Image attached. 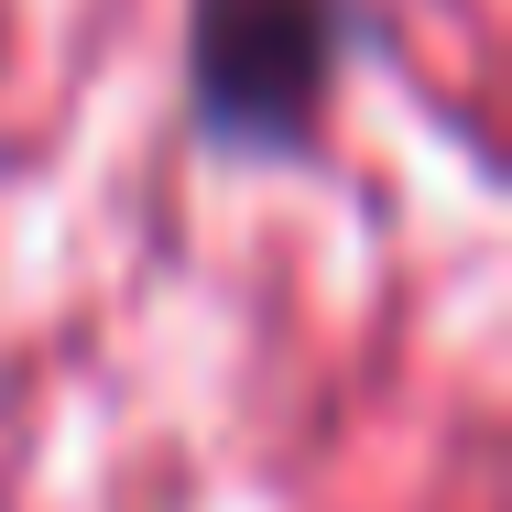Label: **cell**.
Listing matches in <instances>:
<instances>
[{
    "mask_svg": "<svg viewBox=\"0 0 512 512\" xmlns=\"http://www.w3.org/2000/svg\"><path fill=\"white\" fill-rule=\"evenodd\" d=\"M360 0H186V120L218 153H306Z\"/></svg>",
    "mask_w": 512,
    "mask_h": 512,
    "instance_id": "1",
    "label": "cell"
}]
</instances>
